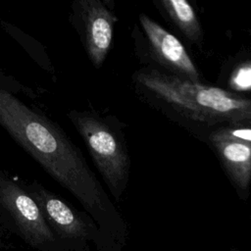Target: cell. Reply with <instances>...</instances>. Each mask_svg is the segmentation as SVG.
Instances as JSON below:
<instances>
[{
  "instance_id": "1",
  "label": "cell",
  "mask_w": 251,
  "mask_h": 251,
  "mask_svg": "<svg viewBox=\"0 0 251 251\" xmlns=\"http://www.w3.org/2000/svg\"><path fill=\"white\" fill-rule=\"evenodd\" d=\"M0 126L98 221L115 211L79 148L48 117L0 85Z\"/></svg>"
},
{
  "instance_id": "2",
  "label": "cell",
  "mask_w": 251,
  "mask_h": 251,
  "mask_svg": "<svg viewBox=\"0 0 251 251\" xmlns=\"http://www.w3.org/2000/svg\"><path fill=\"white\" fill-rule=\"evenodd\" d=\"M135 81L159 101L191 119L251 126V100L156 69L136 73Z\"/></svg>"
},
{
  "instance_id": "3",
  "label": "cell",
  "mask_w": 251,
  "mask_h": 251,
  "mask_svg": "<svg viewBox=\"0 0 251 251\" xmlns=\"http://www.w3.org/2000/svg\"><path fill=\"white\" fill-rule=\"evenodd\" d=\"M109 190L119 199L128 182L130 161L124 134L113 118L89 110L67 113Z\"/></svg>"
},
{
  "instance_id": "4",
  "label": "cell",
  "mask_w": 251,
  "mask_h": 251,
  "mask_svg": "<svg viewBox=\"0 0 251 251\" xmlns=\"http://www.w3.org/2000/svg\"><path fill=\"white\" fill-rule=\"evenodd\" d=\"M117 21L113 11L100 0H75L72 3L70 22L95 69L103 65L108 55Z\"/></svg>"
},
{
  "instance_id": "5",
  "label": "cell",
  "mask_w": 251,
  "mask_h": 251,
  "mask_svg": "<svg viewBox=\"0 0 251 251\" xmlns=\"http://www.w3.org/2000/svg\"><path fill=\"white\" fill-rule=\"evenodd\" d=\"M0 211L35 245L54 240V234L26 186L0 171Z\"/></svg>"
},
{
  "instance_id": "6",
  "label": "cell",
  "mask_w": 251,
  "mask_h": 251,
  "mask_svg": "<svg viewBox=\"0 0 251 251\" xmlns=\"http://www.w3.org/2000/svg\"><path fill=\"white\" fill-rule=\"evenodd\" d=\"M139 23L147 37L154 59L172 75L200 82V74L182 43L148 16L141 14Z\"/></svg>"
},
{
  "instance_id": "7",
  "label": "cell",
  "mask_w": 251,
  "mask_h": 251,
  "mask_svg": "<svg viewBox=\"0 0 251 251\" xmlns=\"http://www.w3.org/2000/svg\"><path fill=\"white\" fill-rule=\"evenodd\" d=\"M26 189L39 206L50 228L64 238H81L88 234L83 217L62 197L33 180Z\"/></svg>"
},
{
  "instance_id": "8",
  "label": "cell",
  "mask_w": 251,
  "mask_h": 251,
  "mask_svg": "<svg viewBox=\"0 0 251 251\" xmlns=\"http://www.w3.org/2000/svg\"><path fill=\"white\" fill-rule=\"evenodd\" d=\"M210 142L234 185L246 191L251 181V144L211 133Z\"/></svg>"
},
{
  "instance_id": "9",
  "label": "cell",
  "mask_w": 251,
  "mask_h": 251,
  "mask_svg": "<svg viewBox=\"0 0 251 251\" xmlns=\"http://www.w3.org/2000/svg\"><path fill=\"white\" fill-rule=\"evenodd\" d=\"M160 5L190 41L200 44L202 28L195 11L189 2L186 0H162Z\"/></svg>"
},
{
  "instance_id": "10",
  "label": "cell",
  "mask_w": 251,
  "mask_h": 251,
  "mask_svg": "<svg viewBox=\"0 0 251 251\" xmlns=\"http://www.w3.org/2000/svg\"><path fill=\"white\" fill-rule=\"evenodd\" d=\"M212 134L251 144V126H226L212 132Z\"/></svg>"
},
{
  "instance_id": "11",
  "label": "cell",
  "mask_w": 251,
  "mask_h": 251,
  "mask_svg": "<svg viewBox=\"0 0 251 251\" xmlns=\"http://www.w3.org/2000/svg\"><path fill=\"white\" fill-rule=\"evenodd\" d=\"M233 83L240 88H249L251 87V65H245L239 68L233 77Z\"/></svg>"
}]
</instances>
